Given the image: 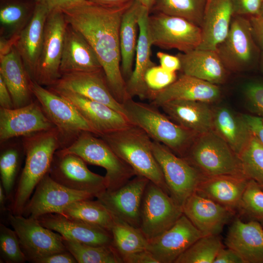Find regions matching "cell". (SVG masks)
I'll return each mask as SVG.
<instances>
[{"instance_id":"54","label":"cell","mask_w":263,"mask_h":263,"mask_svg":"<svg viewBox=\"0 0 263 263\" xmlns=\"http://www.w3.org/2000/svg\"><path fill=\"white\" fill-rule=\"evenodd\" d=\"M103 7L113 9H126L135 0H85Z\"/></svg>"},{"instance_id":"2","label":"cell","mask_w":263,"mask_h":263,"mask_svg":"<svg viewBox=\"0 0 263 263\" xmlns=\"http://www.w3.org/2000/svg\"><path fill=\"white\" fill-rule=\"evenodd\" d=\"M62 145L60 135L56 127L23 137L25 164L10 200V213L22 215L33 191L48 173L54 155Z\"/></svg>"},{"instance_id":"25","label":"cell","mask_w":263,"mask_h":263,"mask_svg":"<svg viewBox=\"0 0 263 263\" xmlns=\"http://www.w3.org/2000/svg\"><path fill=\"white\" fill-rule=\"evenodd\" d=\"M59 70L61 75L103 70L90 43L80 33L68 23L64 37Z\"/></svg>"},{"instance_id":"10","label":"cell","mask_w":263,"mask_h":263,"mask_svg":"<svg viewBox=\"0 0 263 263\" xmlns=\"http://www.w3.org/2000/svg\"><path fill=\"white\" fill-rule=\"evenodd\" d=\"M153 153L162 170L170 196L183 207L194 192L203 175L183 157L167 147L152 140Z\"/></svg>"},{"instance_id":"35","label":"cell","mask_w":263,"mask_h":263,"mask_svg":"<svg viewBox=\"0 0 263 263\" xmlns=\"http://www.w3.org/2000/svg\"><path fill=\"white\" fill-rule=\"evenodd\" d=\"M61 215L104 228L111 232L113 216L97 199H83L67 206Z\"/></svg>"},{"instance_id":"55","label":"cell","mask_w":263,"mask_h":263,"mask_svg":"<svg viewBox=\"0 0 263 263\" xmlns=\"http://www.w3.org/2000/svg\"><path fill=\"white\" fill-rule=\"evenodd\" d=\"M213 263H244L241 257L229 248H222L218 253Z\"/></svg>"},{"instance_id":"8","label":"cell","mask_w":263,"mask_h":263,"mask_svg":"<svg viewBox=\"0 0 263 263\" xmlns=\"http://www.w3.org/2000/svg\"><path fill=\"white\" fill-rule=\"evenodd\" d=\"M216 51L228 71H246L259 64L261 51L253 38L248 17L233 16L227 35Z\"/></svg>"},{"instance_id":"40","label":"cell","mask_w":263,"mask_h":263,"mask_svg":"<svg viewBox=\"0 0 263 263\" xmlns=\"http://www.w3.org/2000/svg\"><path fill=\"white\" fill-rule=\"evenodd\" d=\"M219 235L203 236L192 244L174 263H213L224 248Z\"/></svg>"},{"instance_id":"58","label":"cell","mask_w":263,"mask_h":263,"mask_svg":"<svg viewBox=\"0 0 263 263\" xmlns=\"http://www.w3.org/2000/svg\"><path fill=\"white\" fill-rule=\"evenodd\" d=\"M143 5L147 8L150 11L153 6L154 0H138Z\"/></svg>"},{"instance_id":"46","label":"cell","mask_w":263,"mask_h":263,"mask_svg":"<svg viewBox=\"0 0 263 263\" xmlns=\"http://www.w3.org/2000/svg\"><path fill=\"white\" fill-rule=\"evenodd\" d=\"M177 78L176 72H169L160 66L155 65L146 72L145 80L150 91H159L170 85Z\"/></svg>"},{"instance_id":"14","label":"cell","mask_w":263,"mask_h":263,"mask_svg":"<svg viewBox=\"0 0 263 263\" xmlns=\"http://www.w3.org/2000/svg\"><path fill=\"white\" fill-rule=\"evenodd\" d=\"M94 197L95 195L91 192L75 190L63 186L54 180L48 173L36 186L22 215L37 219L49 213L61 214L70 204Z\"/></svg>"},{"instance_id":"31","label":"cell","mask_w":263,"mask_h":263,"mask_svg":"<svg viewBox=\"0 0 263 263\" xmlns=\"http://www.w3.org/2000/svg\"><path fill=\"white\" fill-rule=\"evenodd\" d=\"M0 76L10 93L15 108L33 102L34 95L30 88L32 80L14 45L0 55Z\"/></svg>"},{"instance_id":"6","label":"cell","mask_w":263,"mask_h":263,"mask_svg":"<svg viewBox=\"0 0 263 263\" xmlns=\"http://www.w3.org/2000/svg\"><path fill=\"white\" fill-rule=\"evenodd\" d=\"M183 158L204 176H244L238 155L213 130L197 135Z\"/></svg>"},{"instance_id":"15","label":"cell","mask_w":263,"mask_h":263,"mask_svg":"<svg viewBox=\"0 0 263 263\" xmlns=\"http://www.w3.org/2000/svg\"><path fill=\"white\" fill-rule=\"evenodd\" d=\"M86 163L76 155L55 153L48 174L67 188L91 192L96 197L107 189L106 180L105 176L91 171Z\"/></svg>"},{"instance_id":"12","label":"cell","mask_w":263,"mask_h":263,"mask_svg":"<svg viewBox=\"0 0 263 263\" xmlns=\"http://www.w3.org/2000/svg\"><path fill=\"white\" fill-rule=\"evenodd\" d=\"M183 214L169 194L150 181L143 197L139 229L150 240L171 227Z\"/></svg>"},{"instance_id":"43","label":"cell","mask_w":263,"mask_h":263,"mask_svg":"<svg viewBox=\"0 0 263 263\" xmlns=\"http://www.w3.org/2000/svg\"><path fill=\"white\" fill-rule=\"evenodd\" d=\"M20 162V153L16 148H8L0 153V183L10 201L15 190V185Z\"/></svg>"},{"instance_id":"53","label":"cell","mask_w":263,"mask_h":263,"mask_svg":"<svg viewBox=\"0 0 263 263\" xmlns=\"http://www.w3.org/2000/svg\"><path fill=\"white\" fill-rule=\"evenodd\" d=\"M156 56L159 60L160 66L165 70L176 72L178 70H180L181 63L178 57L162 52H158Z\"/></svg>"},{"instance_id":"30","label":"cell","mask_w":263,"mask_h":263,"mask_svg":"<svg viewBox=\"0 0 263 263\" xmlns=\"http://www.w3.org/2000/svg\"><path fill=\"white\" fill-rule=\"evenodd\" d=\"M233 16L232 0H210L200 27L201 42L197 49L216 51L227 35Z\"/></svg>"},{"instance_id":"19","label":"cell","mask_w":263,"mask_h":263,"mask_svg":"<svg viewBox=\"0 0 263 263\" xmlns=\"http://www.w3.org/2000/svg\"><path fill=\"white\" fill-rule=\"evenodd\" d=\"M49 89L70 101L93 127L98 136L133 125L126 116L102 103L71 91Z\"/></svg>"},{"instance_id":"11","label":"cell","mask_w":263,"mask_h":263,"mask_svg":"<svg viewBox=\"0 0 263 263\" xmlns=\"http://www.w3.org/2000/svg\"><path fill=\"white\" fill-rule=\"evenodd\" d=\"M67 25L61 10L54 9L49 13L34 79L41 86L53 85L61 75L59 67Z\"/></svg>"},{"instance_id":"24","label":"cell","mask_w":263,"mask_h":263,"mask_svg":"<svg viewBox=\"0 0 263 263\" xmlns=\"http://www.w3.org/2000/svg\"><path fill=\"white\" fill-rule=\"evenodd\" d=\"M50 12L47 7L36 2L32 16L14 44L33 81L43 45L45 22Z\"/></svg>"},{"instance_id":"32","label":"cell","mask_w":263,"mask_h":263,"mask_svg":"<svg viewBox=\"0 0 263 263\" xmlns=\"http://www.w3.org/2000/svg\"><path fill=\"white\" fill-rule=\"evenodd\" d=\"M177 56L181 63L183 74L211 83H224L228 71L217 52L211 50L196 49L187 53H179Z\"/></svg>"},{"instance_id":"20","label":"cell","mask_w":263,"mask_h":263,"mask_svg":"<svg viewBox=\"0 0 263 263\" xmlns=\"http://www.w3.org/2000/svg\"><path fill=\"white\" fill-rule=\"evenodd\" d=\"M49 88L76 93L105 104L128 118L123 105L118 102L112 94L103 70L62 75Z\"/></svg>"},{"instance_id":"7","label":"cell","mask_w":263,"mask_h":263,"mask_svg":"<svg viewBox=\"0 0 263 263\" xmlns=\"http://www.w3.org/2000/svg\"><path fill=\"white\" fill-rule=\"evenodd\" d=\"M30 88L47 117L58 129L61 148L68 145L82 132L98 136L90 124L66 98L33 80Z\"/></svg>"},{"instance_id":"18","label":"cell","mask_w":263,"mask_h":263,"mask_svg":"<svg viewBox=\"0 0 263 263\" xmlns=\"http://www.w3.org/2000/svg\"><path fill=\"white\" fill-rule=\"evenodd\" d=\"M202 236L200 232L183 214L169 229L149 240L147 249L158 263H174Z\"/></svg>"},{"instance_id":"62","label":"cell","mask_w":263,"mask_h":263,"mask_svg":"<svg viewBox=\"0 0 263 263\" xmlns=\"http://www.w3.org/2000/svg\"></svg>"},{"instance_id":"23","label":"cell","mask_w":263,"mask_h":263,"mask_svg":"<svg viewBox=\"0 0 263 263\" xmlns=\"http://www.w3.org/2000/svg\"><path fill=\"white\" fill-rule=\"evenodd\" d=\"M221 92L217 85L182 74L165 89L151 91L150 99L155 107L172 100H185L208 103L218 101Z\"/></svg>"},{"instance_id":"36","label":"cell","mask_w":263,"mask_h":263,"mask_svg":"<svg viewBox=\"0 0 263 263\" xmlns=\"http://www.w3.org/2000/svg\"><path fill=\"white\" fill-rule=\"evenodd\" d=\"M35 0H0L1 26L15 40L34 12Z\"/></svg>"},{"instance_id":"57","label":"cell","mask_w":263,"mask_h":263,"mask_svg":"<svg viewBox=\"0 0 263 263\" xmlns=\"http://www.w3.org/2000/svg\"><path fill=\"white\" fill-rule=\"evenodd\" d=\"M7 200H8V199L5 194L4 189L1 184L0 183V211L2 212L6 210L5 204Z\"/></svg>"},{"instance_id":"49","label":"cell","mask_w":263,"mask_h":263,"mask_svg":"<svg viewBox=\"0 0 263 263\" xmlns=\"http://www.w3.org/2000/svg\"><path fill=\"white\" fill-rule=\"evenodd\" d=\"M248 18L254 41L260 50L263 51V15L260 14Z\"/></svg>"},{"instance_id":"34","label":"cell","mask_w":263,"mask_h":263,"mask_svg":"<svg viewBox=\"0 0 263 263\" xmlns=\"http://www.w3.org/2000/svg\"><path fill=\"white\" fill-rule=\"evenodd\" d=\"M142 4L135 0L124 12L120 23L119 41L121 56V69L125 78L132 72L133 58L137 44L139 16Z\"/></svg>"},{"instance_id":"17","label":"cell","mask_w":263,"mask_h":263,"mask_svg":"<svg viewBox=\"0 0 263 263\" xmlns=\"http://www.w3.org/2000/svg\"><path fill=\"white\" fill-rule=\"evenodd\" d=\"M54 128L56 126L38 101L17 108H0L1 143L12 138L25 137Z\"/></svg>"},{"instance_id":"1","label":"cell","mask_w":263,"mask_h":263,"mask_svg":"<svg viewBox=\"0 0 263 263\" xmlns=\"http://www.w3.org/2000/svg\"><path fill=\"white\" fill-rule=\"evenodd\" d=\"M126 9H109L89 3L61 10L68 23L80 33L93 48L112 94L122 104L132 98L127 92L121 69L119 31Z\"/></svg>"},{"instance_id":"45","label":"cell","mask_w":263,"mask_h":263,"mask_svg":"<svg viewBox=\"0 0 263 263\" xmlns=\"http://www.w3.org/2000/svg\"><path fill=\"white\" fill-rule=\"evenodd\" d=\"M243 94L249 110L263 117V81L252 80L243 88Z\"/></svg>"},{"instance_id":"42","label":"cell","mask_w":263,"mask_h":263,"mask_svg":"<svg viewBox=\"0 0 263 263\" xmlns=\"http://www.w3.org/2000/svg\"><path fill=\"white\" fill-rule=\"evenodd\" d=\"M240 218L255 221L263 227V190L252 180H249L237 208Z\"/></svg>"},{"instance_id":"16","label":"cell","mask_w":263,"mask_h":263,"mask_svg":"<svg viewBox=\"0 0 263 263\" xmlns=\"http://www.w3.org/2000/svg\"><path fill=\"white\" fill-rule=\"evenodd\" d=\"M149 182L143 176L135 175L119 188L106 189L96 198L113 216L139 228L143 197Z\"/></svg>"},{"instance_id":"29","label":"cell","mask_w":263,"mask_h":263,"mask_svg":"<svg viewBox=\"0 0 263 263\" xmlns=\"http://www.w3.org/2000/svg\"><path fill=\"white\" fill-rule=\"evenodd\" d=\"M209 104L198 101L175 100L160 107L177 124L198 135L213 130V110Z\"/></svg>"},{"instance_id":"38","label":"cell","mask_w":263,"mask_h":263,"mask_svg":"<svg viewBox=\"0 0 263 263\" xmlns=\"http://www.w3.org/2000/svg\"><path fill=\"white\" fill-rule=\"evenodd\" d=\"M207 3L208 0H154L150 12L179 17L201 27Z\"/></svg>"},{"instance_id":"41","label":"cell","mask_w":263,"mask_h":263,"mask_svg":"<svg viewBox=\"0 0 263 263\" xmlns=\"http://www.w3.org/2000/svg\"><path fill=\"white\" fill-rule=\"evenodd\" d=\"M238 156L244 175L263 190V146L252 134Z\"/></svg>"},{"instance_id":"4","label":"cell","mask_w":263,"mask_h":263,"mask_svg":"<svg viewBox=\"0 0 263 263\" xmlns=\"http://www.w3.org/2000/svg\"><path fill=\"white\" fill-rule=\"evenodd\" d=\"M123 105L133 125L143 130L152 140L163 144L181 157L197 136L171 121L152 104L130 98Z\"/></svg>"},{"instance_id":"50","label":"cell","mask_w":263,"mask_h":263,"mask_svg":"<svg viewBox=\"0 0 263 263\" xmlns=\"http://www.w3.org/2000/svg\"><path fill=\"white\" fill-rule=\"evenodd\" d=\"M46 7L50 11L54 9L63 10L90 2L85 0H35Z\"/></svg>"},{"instance_id":"48","label":"cell","mask_w":263,"mask_h":263,"mask_svg":"<svg viewBox=\"0 0 263 263\" xmlns=\"http://www.w3.org/2000/svg\"><path fill=\"white\" fill-rule=\"evenodd\" d=\"M249 131L263 146V117L255 115H242Z\"/></svg>"},{"instance_id":"5","label":"cell","mask_w":263,"mask_h":263,"mask_svg":"<svg viewBox=\"0 0 263 263\" xmlns=\"http://www.w3.org/2000/svg\"><path fill=\"white\" fill-rule=\"evenodd\" d=\"M56 153L75 154L88 164L104 168L108 190L119 188L136 175L133 169L103 139L90 132H81L68 145Z\"/></svg>"},{"instance_id":"44","label":"cell","mask_w":263,"mask_h":263,"mask_svg":"<svg viewBox=\"0 0 263 263\" xmlns=\"http://www.w3.org/2000/svg\"><path fill=\"white\" fill-rule=\"evenodd\" d=\"M0 253L2 262L23 263L27 261L15 231L2 223L0 224Z\"/></svg>"},{"instance_id":"22","label":"cell","mask_w":263,"mask_h":263,"mask_svg":"<svg viewBox=\"0 0 263 263\" xmlns=\"http://www.w3.org/2000/svg\"><path fill=\"white\" fill-rule=\"evenodd\" d=\"M37 219L66 239L92 245H113L111 232L100 226L58 213L47 214Z\"/></svg>"},{"instance_id":"59","label":"cell","mask_w":263,"mask_h":263,"mask_svg":"<svg viewBox=\"0 0 263 263\" xmlns=\"http://www.w3.org/2000/svg\"><path fill=\"white\" fill-rule=\"evenodd\" d=\"M260 70L263 74V51H261L259 64Z\"/></svg>"},{"instance_id":"60","label":"cell","mask_w":263,"mask_h":263,"mask_svg":"<svg viewBox=\"0 0 263 263\" xmlns=\"http://www.w3.org/2000/svg\"><path fill=\"white\" fill-rule=\"evenodd\" d=\"M260 14H261L262 15H263V4H262V7H261V12H260Z\"/></svg>"},{"instance_id":"21","label":"cell","mask_w":263,"mask_h":263,"mask_svg":"<svg viewBox=\"0 0 263 263\" xmlns=\"http://www.w3.org/2000/svg\"><path fill=\"white\" fill-rule=\"evenodd\" d=\"M182 208L183 214L202 236L219 235L236 214L233 210L195 192L186 200Z\"/></svg>"},{"instance_id":"26","label":"cell","mask_w":263,"mask_h":263,"mask_svg":"<svg viewBox=\"0 0 263 263\" xmlns=\"http://www.w3.org/2000/svg\"><path fill=\"white\" fill-rule=\"evenodd\" d=\"M225 244L242 258L244 263H263V227L258 222H244L237 217L226 235Z\"/></svg>"},{"instance_id":"9","label":"cell","mask_w":263,"mask_h":263,"mask_svg":"<svg viewBox=\"0 0 263 263\" xmlns=\"http://www.w3.org/2000/svg\"><path fill=\"white\" fill-rule=\"evenodd\" d=\"M148 30L152 45L164 49H177L185 53L197 49L201 42L200 27L161 13L150 14Z\"/></svg>"},{"instance_id":"27","label":"cell","mask_w":263,"mask_h":263,"mask_svg":"<svg viewBox=\"0 0 263 263\" xmlns=\"http://www.w3.org/2000/svg\"><path fill=\"white\" fill-rule=\"evenodd\" d=\"M150 10L142 5L138 19L139 31L135 53L134 70L126 81L127 92L131 98L137 96L140 99L150 98V91L147 86L145 76L146 72L155 64L151 60L152 46L148 30Z\"/></svg>"},{"instance_id":"51","label":"cell","mask_w":263,"mask_h":263,"mask_svg":"<svg viewBox=\"0 0 263 263\" xmlns=\"http://www.w3.org/2000/svg\"><path fill=\"white\" fill-rule=\"evenodd\" d=\"M35 263H77L68 250L55 253L38 260Z\"/></svg>"},{"instance_id":"47","label":"cell","mask_w":263,"mask_h":263,"mask_svg":"<svg viewBox=\"0 0 263 263\" xmlns=\"http://www.w3.org/2000/svg\"><path fill=\"white\" fill-rule=\"evenodd\" d=\"M234 15L250 17L260 14L263 0H232Z\"/></svg>"},{"instance_id":"28","label":"cell","mask_w":263,"mask_h":263,"mask_svg":"<svg viewBox=\"0 0 263 263\" xmlns=\"http://www.w3.org/2000/svg\"><path fill=\"white\" fill-rule=\"evenodd\" d=\"M248 180L244 175H203L195 192L236 213Z\"/></svg>"},{"instance_id":"52","label":"cell","mask_w":263,"mask_h":263,"mask_svg":"<svg viewBox=\"0 0 263 263\" xmlns=\"http://www.w3.org/2000/svg\"><path fill=\"white\" fill-rule=\"evenodd\" d=\"M122 260L123 263H158L147 249L122 256Z\"/></svg>"},{"instance_id":"61","label":"cell","mask_w":263,"mask_h":263,"mask_svg":"<svg viewBox=\"0 0 263 263\" xmlns=\"http://www.w3.org/2000/svg\"><path fill=\"white\" fill-rule=\"evenodd\" d=\"M210 0H208V2Z\"/></svg>"},{"instance_id":"39","label":"cell","mask_w":263,"mask_h":263,"mask_svg":"<svg viewBox=\"0 0 263 263\" xmlns=\"http://www.w3.org/2000/svg\"><path fill=\"white\" fill-rule=\"evenodd\" d=\"M64 244L77 263H123L121 256L113 245H92L65 238Z\"/></svg>"},{"instance_id":"13","label":"cell","mask_w":263,"mask_h":263,"mask_svg":"<svg viewBox=\"0 0 263 263\" xmlns=\"http://www.w3.org/2000/svg\"><path fill=\"white\" fill-rule=\"evenodd\" d=\"M8 220L27 261L35 263L47 255L67 250L64 238L41 225L37 219L10 213Z\"/></svg>"},{"instance_id":"37","label":"cell","mask_w":263,"mask_h":263,"mask_svg":"<svg viewBox=\"0 0 263 263\" xmlns=\"http://www.w3.org/2000/svg\"><path fill=\"white\" fill-rule=\"evenodd\" d=\"M111 232L113 245L121 258L147 249L148 240L141 230L114 216Z\"/></svg>"},{"instance_id":"56","label":"cell","mask_w":263,"mask_h":263,"mask_svg":"<svg viewBox=\"0 0 263 263\" xmlns=\"http://www.w3.org/2000/svg\"><path fill=\"white\" fill-rule=\"evenodd\" d=\"M0 106L5 109L14 108L10 93L2 78L0 76Z\"/></svg>"},{"instance_id":"3","label":"cell","mask_w":263,"mask_h":263,"mask_svg":"<svg viewBox=\"0 0 263 263\" xmlns=\"http://www.w3.org/2000/svg\"><path fill=\"white\" fill-rule=\"evenodd\" d=\"M99 137L133 169L136 175L147 178L169 194L162 170L152 150V140L143 130L132 125Z\"/></svg>"},{"instance_id":"33","label":"cell","mask_w":263,"mask_h":263,"mask_svg":"<svg viewBox=\"0 0 263 263\" xmlns=\"http://www.w3.org/2000/svg\"><path fill=\"white\" fill-rule=\"evenodd\" d=\"M213 130L237 155L251 135L242 115H238L226 107L213 110Z\"/></svg>"}]
</instances>
